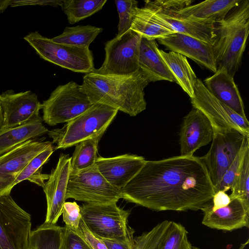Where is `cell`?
<instances>
[{
  "label": "cell",
  "mask_w": 249,
  "mask_h": 249,
  "mask_svg": "<svg viewBox=\"0 0 249 249\" xmlns=\"http://www.w3.org/2000/svg\"><path fill=\"white\" fill-rule=\"evenodd\" d=\"M121 191L122 198L155 211L201 210L215 193L204 161L194 155L146 160Z\"/></svg>",
  "instance_id": "1"
},
{
  "label": "cell",
  "mask_w": 249,
  "mask_h": 249,
  "mask_svg": "<svg viewBox=\"0 0 249 249\" xmlns=\"http://www.w3.org/2000/svg\"><path fill=\"white\" fill-rule=\"evenodd\" d=\"M149 82L138 70L128 75L86 74L81 90L92 104L101 103L130 116L146 109L144 89Z\"/></svg>",
  "instance_id": "2"
},
{
  "label": "cell",
  "mask_w": 249,
  "mask_h": 249,
  "mask_svg": "<svg viewBox=\"0 0 249 249\" xmlns=\"http://www.w3.org/2000/svg\"><path fill=\"white\" fill-rule=\"evenodd\" d=\"M212 48L217 69L234 77L240 65L249 33V1L242 0L223 19L212 24Z\"/></svg>",
  "instance_id": "3"
},
{
  "label": "cell",
  "mask_w": 249,
  "mask_h": 249,
  "mask_svg": "<svg viewBox=\"0 0 249 249\" xmlns=\"http://www.w3.org/2000/svg\"><path fill=\"white\" fill-rule=\"evenodd\" d=\"M118 112L107 105L94 104L62 128L48 131L52 143L56 144L54 149L69 148L84 140L103 135Z\"/></svg>",
  "instance_id": "4"
},
{
  "label": "cell",
  "mask_w": 249,
  "mask_h": 249,
  "mask_svg": "<svg viewBox=\"0 0 249 249\" xmlns=\"http://www.w3.org/2000/svg\"><path fill=\"white\" fill-rule=\"evenodd\" d=\"M80 210L85 226L98 238L122 240L133 236L134 231L127 223L130 211L120 208L117 203H85Z\"/></svg>",
  "instance_id": "5"
},
{
  "label": "cell",
  "mask_w": 249,
  "mask_h": 249,
  "mask_svg": "<svg viewBox=\"0 0 249 249\" xmlns=\"http://www.w3.org/2000/svg\"><path fill=\"white\" fill-rule=\"evenodd\" d=\"M24 39L42 59L71 71L84 73L93 71V57L89 48L58 43L41 35L31 32Z\"/></svg>",
  "instance_id": "6"
},
{
  "label": "cell",
  "mask_w": 249,
  "mask_h": 249,
  "mask_svg": "<svg viewBox=\"0 0 249 249\" xmlns=\"http://www.w3.org/2000/svg\"><path fill=\"white\" fill-rule=\"evenodd\" d=\"M94 104L73 81L59 85L44 101L43 121L50 126L68 123L89 108Z\"/></svg>",
  "instance_id": "7"
},
{
  "label": "cell",
  "mask_w": 249,
  "mask_h": 249,
  "mask_svg": "<svg viewBox=\"0 0 249 249\" xmlns=\"http://www.w3.org/2000/svg\"><path fill=\"white\" fill-rule=\"evenodd\" d=\"M141 36L130 29L105 43V58L102 66L93 73L128 75L138 70Z\"/></svg>",
  "instance_id": "8"
},
{
  "label": "cell",
  "mask_w": 249,
  "mask_h": 249,
  "mask_svg": "<svg viewBox=\"0 0 249 249\" xmlns=\"http://www.w3.org/2000/svg\"><path fill=\"white\" fill-rule=\"evenodd\" d=\"M68 198L90 204L117 203L122 198V194L121 190L106 179L95 164L70 174L66 196V199Z\"/></svg>",
  "instance_id": "9"
},
{
  "label": "cell",
  "mask_w": 249,
  "mask_h": 249,
  "mask_svg": "<svg viewBox=\"0 0 249 249\" xmlns=\"http://www.w3.org/2000/svg\"><path fill=\"white\" fill-rule=\"evenodd\" d=\"M194 107L203 113L211 122L214 133L237 131L249 136V122L247 117L240 116L213 96L197 78L191 98Z\"/></svg>",
  "instance_id": "10"
},
{
  "label": "cell",
  "mask_w": 249,
  "mask_h": 249,
  "mask_svg": "<svg viewBox=\"0 0 249 249\" xmlns=\"http://www.w3.org/2000/svg\"><path fill=\"white\" fill-rule=\"evenodd\" d=\"M31 220L10 195L0 196V249H27Z\"/></svg>",
  "instance_id": "11"
},
{
  "label": "cell",
  "mask_w": 249,
  "mask_h": 249,
  "mask_svg": "<svg viewBox=\"0 0 249 249\" xmlns=\"http://www.w3.org/2000/svg\"><path fill=\"white\" fill-rule=\"evenodd\" d=\"M248 136L235 130L214 133L209 150L201 158L207 168L215 193L218 191L224 174Z\"/></svg>",
  "instance_id": "12"
},
{
  "label": "cell",
  "mask_w": 249,
  "mask_h": 249,
  "mask_svg": "<svg viewBox=\"0 0 249 249\" xmlns=\"http://www.w3.org/2000/svg\"><path fill=\"white\" fill-rule=\"evenodd\" d=\"M51 144L50 141L35 139L0 156V196L10 195L14 182L22 169Z\"/></svg>",
  "instance_id": "13"
},
{
  "label": "cell",
  "mask_w": 249,
  "mask_h": 249,
  "mask_svg": "<svg viewBox=\"0 0 249 249\" xmlns=\"http://www.w3.org/2000/svg\"><path fill=\"white\" fill-rule=\"evenodd\" d=\"M133 249H192V246L183 226L164 220L134 238Z\"/></svg>",
  "instance_id": "14"
},
{
  "label": "cell",
  "mask_w": 249,
  "mask_h": 249,
  "mask_svg": "<svg viewBox=\"0 0 249 249\" xmlns=\"http://www.w3.org/2000/svg\"><path fill=\"white\" fill-rule=\"evenodd\" d=\"M71 160L69 155L61 153L56 167L52 170L42 187L47 201L45 223L55 224L62 214L71 174Z\"/></svg>",
  "instance_id": "15"
},
{
  "label": "cell",
  "mask_w": 249,
  "mask_h": 249,
  "mask_svg": "<svg viewBox=\"0 0 249 249\" xmlns=\"http://www.w3.org/2000/svg\"><path fill=\"white\" fill-rule=\"evenodd\" d=\"M0 103L3 119L1 128L25 124L39 116L42 108L37 95L30 90L18 93L7 90L0 94Z\"/></svg>",
  "instance_id": "16"
},
{
  "label": "cell",
  "mask_w": 249,
  "mask_h": 249,
  "mask_svg": "<svg viewBox=\"0 0 249 249\" xmlns=\"http://www.w3.org/2000/svg\"><path fill=\"white\" fill-rule=\"evenodd\" d=\"M214 130L209 120L198 109L193 107L183 119L179 132L180 156H193L213 139Z\"/></svg>",
  "instance_id": "17"
},
{
  "label": "cell",
  "mask_w": 249,
  "mask_h": 249,
  "mask_svg": "<svg viewBox=\"0 0 249 249\" xmlns=\"http://www.w3.org/2000/svg\"><path fill=\"white\" fill-rule=\"evenodd\" d=\"M210 201L201 209L203 213L202 223L204 225L225 231L249 228V203L235 198L231 199L228 205L215 209Z\"/></svg>",
  "instance_id": "18"
},
{
  "label": "cell",
  "mask_w": 249,
  "mask_h": 249,
  "mask_svg": "<svg viewBox=\"0 0 249 249\" xmlns=\"http://www.w3.org/2000/svg\"><path fill=\"white\" fill-rule=\"evenodd\" d=\"M145 161L142 156L125 154L109 158L97 157L95 164L110 184L121 190L139 173Z\"/></svg>",
  "instance_id": "19"
},
{
  "label": "cell",
  "mask_w": 249,
  "mask_h": 249,
  "mask_svg": "<svg viewBox=\"0 0 249 249\" xmlns=\"http://www.w3.org/2000/svg\"><path fill=\"white\" fill-rule=\"evenodd\" d=\"M157 39L170 51L187 57L214 73L216 71V64L211 44L177 33Z\"/></svg>",
  "instance_id": "20"
},
{
  "label": "cell",
  "mask_w": 249,
  "mask_h": 249,
  "mask_svg": "<svg viewBox=\"0 0 249 249\" xmlns=\"http://www.w3.org/2000/svg\"><path fill=\"white\" fill-rule=\"evenodd\" d=\"M204 82L205 87L217 99L240 116L246 117L243 100L233 77L225 69H217Z\"/></svg>",
  "instance_id": "21"
},
{
  "label": "cell",
  "mask_w": 249,
  "mask_h": 249,
  "mask_svg": "<svg viewBox=\"0 0 249 249\" xmlns=\"http://www.w3.org/2000/svg\"><path fill=\"white\" fill-rule=\"evenodd\" d=\"M242 0H208L174 10L179 17L196 22L212 25L224 18Z\"/></svg>",
  "instance_id": "22"
},
{
  "label": "cell",
  "mask_w": 249,
  "mask_h": 249,
  "mask_svg": "<svg viewBox=\"0 0 249 249\" xmlns=\"http://www.w3.org/2000/svg\"><path fill=\"white\" fill-rule=\"evenodd\" d=\"M156 39L142 37L139 57V70L149 82L176 79L158 52Z\"/></svg>",
  "instance_id": "23"
},
{
  "label": "cell",
  "mask_w": 249,
  "mask_h": 249,
  "mask_svg": "<svg viewBox=\"0 0 249 249\" xmlns=\"http://www.w3.org/2000/svg\"><path fill=\"white\" fill-rule=\"evenodd\" d=\"M148 8L157 22L170 28L175 33L193 37L212 45V25L181 18L177 16L173 10L155 11Z\"/></svg>",
  "instance_id": "24"
},
{
  "label": "cell",
  "mask_w": 249,
  "mask_h": 249,
  "mask_svg": "<svg viewBox=\"0 0 249 249\" xmlns=\"http://www.w3.org/2000/svg\"><path fill=\"white\" fill-rule=\"evenodd\" d=\"M40 115L21 125L0 128V156L24 142L40 137L49 130Z\"/></svg>",
  "instance_id": "25"
},
{
  "label": "cell",
  "mask_w": 249,
  "mask_h": 249,
  "mask_svg": "<svg viewBox=\"0 0 249 249\" xmlns=\"http://www.w3.org/2000/svg\"><path fill=\"white\" fill-rule=\"evenodd\" d=\"M158 52L175 77L176 82L191 98H193L197 77L186 57L177 53H167L159 49Z\"/></svg>",
  "instance_id": "26"
},
{
  "label": "cell",
  "mask_w": 249,
  "mask_h": 249,
  "mask_svg": "<svg viewBox=\"0 0 249 249\" xmlns=\"http://www.w3.org/2000/svg\"><path fill=\"white\" fill-rule=\"evenodd\" d=\"M65 227L43 224L31 231L27 249H61Z\"/></svg>",
  "instance_id": "27"
},
{
  "label": "cell",
  "mask_w": 249,
  "mask_h": 249,
  "mask_svg": "<svg viewBox=\"0 0 249 249\" xmlns=\"http://www.w3.org/2000/svg\"><path fill=\"white\" fill-rule=\"evenodd\" d=\"M130 29L149 39L164 37L175 32L170 28L157 22L150 9L146 6L138 7Z\"/></svg>",
  "instance_id": "28"
},
{
  "label": "cell",
  "mask_w": 249,
  "mask_h": 249,
  "mask_svg": "<svg viewBox=\"0 0 249 249\" xmlns=\"http://www.w3.org/2000/svg\"><path fill=\"white\" fill-rule=\"evenodd\" d=\"M102 31L101 28L89 25L66 27L61 34L51 39L60 44L79 48H89Z\"/></svg>",
  "instance_id": "29"
},
{
  "label": "cell",
  "mask_w": 249,
  "mask_h": 249,
  "mask_svg": "<svg viewBox=\"0 0 249 249\" xmlns=\"http://www.w3.org/2000/svg\"><path fill=\"white\" fill-rule=\"evenodd\" d=\"M102 136L99 135L87 139L75 145L71 160V174L88 169L95 164L98 143Z\"/></svg>",
  "instance_id": "30"
},
{
  "label": "cell",
  "mask_w": 249,
  "mask_h": 249,
  "mask_svg": "<svg viewBox=\"0 0 249 249\" xmlns=\"http://www.w3.org/2000/svg\"><path fill=\"white\" fill-rule=\"evenodd\" d=\"M107 0H62L60 6L69 23L73 24L100 11Z\"/></svg>",
  "instance_id": "31"
},
{
  "label": "cell",
  "mask_w": 249,
  "mask_h": 249,
  "mask_svg": "<svg viewBox=\"0 0 249 249\" xmlns=\"http://www.w3.org/2000/svg\"><path fill=\"white\" fill-rule=\"evenodd\" d=\"M52 144L28 162L17 177L14 182V186L25 180H28L39 186L43 187L45 180L49 178V175L41 174V169L43 165L48 161L54 151V149Z\"/></svg>",
  "instance_id": "32"
},
{
  "label": "cell",
  "mask_w": 249,
  "mask_h": 249,
  "mask_svg": "<svg viewBox=\"0 0 249 249\" xmlns=\"http://www.w3.org/2000/svg\"><path fill=\"white\" fill-rule=\"evenodd\" d=\"M249 147L245 152L240 172L231 189V199L238 198L249 204Z\"/></svg>",
  "instance_id": "33"
},
{
  "label": "cell",
  "mask_w": 249,
  "mask_h": 249,
  "mask_svg": "<svg viewBox=\"0 0 249 249\" xmlns=\"http://www.w3.org/2000/svg\"><path fill=\"white\" fill-rule=\"evenodd\" d=\"M115 2L119 15L116 36H120L130 29L138 2L134 0H116Z\"/></svg>",
  "instance_id": "34"
},
{
  "label": "cell",
  "mask_w": 249,
  "mask_h": 249,
  "mask_svg": "<svg viewBox=\"0 0 249 249\" xmlns=\"http://www.w3.org/2000/svg\"><path fill=\"white\" fill-rule=\"evenodd\" d=\"M249 147V136L246 138L243 144L235 158L224 174L219 190L227 192L231 190L240 172L246 150Z\"/></svg>",
  "instance_id": "35"
},
{
  "label": "cell",
  "mask_w": 249,
  "mask_h": 249,
  "mask_svg": "<svg viewBox=\"0 0 249 249\" xmlns=\"http://www.w3.org/2000/svg\"><path fill=\"white\" fill-rule=\"evenodd\" d=\"M63 220L65 226L77 230L81 219L80 206L74 202H65L62 209Z\"/></svg>",
  "instance_id": "36"
},
{
  "label": "cell",
  "mask_w": 249,
  "mask_h": 249,
  "mask_svg": "<svg viewBox=\"0 0 249 249\" xmlns=\"http://www.w3.org/2000/svg\"><path fill=\"white\" fill-rule=\"evenodd\" d=\"M65 227L61 249H92L77 230Z\"/></svg>",
  "instance_id": "37"
},
{
  "label": "cell",
  "mask_w": 249,
  "mask_h": 249,
  "mask_svg": "<svg viewBox=\"0 0 249 249\" xmlns=\"http://www.w3.org/2000/svg\"><path fill=\"white\" fill-rule=\"evenodd\" d=\"M145 5L155 11L163 10H179L188 6L193 2L192 0H145Z\"/></svg>",
  "instance_id": "38"
},
{
  "label": "cell",
  "mask_w": 249,
  "mask_h": 249,
  "mask_svg": "<svg viewBox=\"0 0 249 249\" xmlns=\"http://www.w3.org/2000/svg\"><path fill=\"white\" fill-rule=\"evenodd\" d=\"M78 231L89 243L92 249H107L103 241L95 237L86 227L82 219H81Z\"/></svg>",
  "instance_id": "39"
},
{
  "label": "cell",
  "mask_w": 249,
  "mask_h": 249,
  "mask_svg": "<svg viewBox=\"0 0 249 249\" xmlns=\"http://www.w3.org/2000/svg\"><path fill=\"white\" fill-rule=\"evenodd\" d=\"M134 237L122 239H101L107 249H133Z\"/></svg>",
  "instance_id": "40"
},
{
  "label": "cell",
  "mask_w": 249,
  "mask_h": 249,
  "mask_svg": "<svg viewBox=\"0 0 249 249\" xmlns=\"http://www.w3.org/2000/svg\"><path fill=\"white\" fill-rule=\"evenodd\" d=\"M62 0H13L11 6L22 5H51L60 6Z\"/></svg>",
  "instance_id": "41"
},
{
  "label": "cell",
  "mask_w": 249,
  "mask_h": 249,
  "mask_svg": "<svg viewBox=\"0 0 249 249\" xmlns=\"http://www.w3.org/2000/svg\"><path fill=\"white\" fill-rule=\"evenodd\" d=\"M231 201V199L229 196L226 192L219 190L214 193L210 202L212 207L216 209L228 205Z\"/></svg>",
  "instance_id": "42"
},
{
  "label": "cell",
  "mask_w": 249,
  "mask_h": 249,
  "mask_svg": "<svg viewBox=\"0 0 249 249\" xmlns=\"http://www.w3.org/2000/svg\"><path fill=\"white\" fill-rule=\"evenodd\" d=\"M13 0H0V13H2L8 7L10 6Z\"/></svg>",
  "instance_id": "43"
},
{
  "label": "cell",
  "mask_w": 249,
  "mask_h": 249,
  "mask_svg": "<svg viewBox=\"0 0 249 249\" xmlns=\"http://www.w3.org/2000/svg\"><path fill=\"white\" fill-rule=\"evenodd\" d=\"M249 240L248 239L245 242L241 244L238 249H244L246 246L249 244ZM192 249H201L198 247L192 246Z\"/></svg>",
  "instance_id": "44"
},
{
  "label": "cell",
  "mask_w": 249,
  "mask_h": 249,
  "mask_svg": "<svg viewBox=\"0 0 249 249\" xmlns=\"http://www.w3.org/2000/svg\"><path fill=\"white\" fill-rule=\"evenodd\" d=\"M3 114H2V108L1 107V105L0 103V128L2 127V124H3Z\"/></svg>",
  "instance_id": "45"
}]
</instances>
